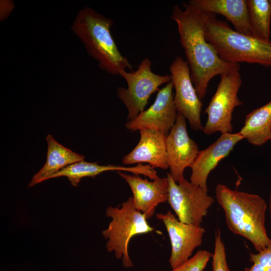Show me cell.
Returning <instances> with one entry per match:
<instances>
[{"instance_id":"cell-22","label":"cell","mask_w":271,"mask_h":271,"mask_svg":"<svg viewBox=\"0 0 271 271\" xmlns=\"http://www.w3.org/2000/svg\"><path fill=\"white\" fill-rule=\"evenodd\" d=\"M212 256V253L206 250H198L194 255L172 271H203Z\"/></svg>"},{"instance_id":"cell-14","label":"cell","mask_w":271,"mask_h":271,"mask_svg":"<svg viewBox=\"0 0 271 271\" xmlns=\"http://www.w3.org/2000/svg\"><path fill=\"white\" fill-rule=\"evenodd\" d=\"M116 172L128 184L133 194L135 208L143 213L147 219L153 216L159 204L168 201L169 182L167 177H158L149 181L139 175Z\"/></svg>"},{"instance_id":"cell-16","label":"cell","mask_w":271,"mask_h":271,"mask_svg":"<svg viewBox=\"0 0 271 271\" xmlns=\"http://www.w3.org/2000/svg\"><path fill=\"white\" fill-rule=\"evenodd\" d=\"M110 171H125L134 175H143L153 180L159 177L156 171L149 165L138 164L134 167H126L113 165H100L97 162H87L83 160L66 167L53 175L51 179L66 177L72 186L77 187L83 178H95L103 172Z\"/></svg>"},{"instance_id":"cell-1","label":"cell","mask_w":271,"mask_h":271,"mask_svg":"<svg viewBox=\"0 0 271 271\" xmlns=\"http://www.w3.org/2000/svg\"><path fill=\"white\" fill-rule=\"evenodd\" d=\"M183 5L184 10L177 5L172 7L171 19L177 24L191 79L201 100L211 79L240 65L222 60L205 40L204 30L209 13L202 12L188 3L184 2Z\"/></svg>"},{"instance_id":"cell-6","label":"cell","mask_w":271,"mask_h":271,"mask_svg":"<svg viewBox=\"0 0 271 271\" xmlns=\"http://www.w3.org/2000/svg\"><path fill=\"white\" fill-rule=\"evenodd\" d=\"M239 70L240 66L220 75L216 92L204 111L207 119L203 131L206 135L232 132L233 110L243 104L238 97L242 84Z\"/></svg>"},{"instance_id":"cell-9","label":"cell","mask_w":271,"mask_h":271,"mask_svg":"<svg viewBox=\"0 0 271 271\" xmlns=\"http://www.w3.org/2000/svg\"><path fill=\"white\" fill-rule=\"evenodd\" d=\"M170 77L175 93L174 100L177 111L188 120L195 131H203L201 120L202 103L190 76L189 66L182 57L177 56L170 66Z\"/></svg>"},{"instance_id":"cell-19","label":"cell","mask_w":271,"mask_h":271,"mask_svg":"<svg viewBox=\"0 0 271 271\" xmlns=\"http://www.w3.org/2000/svg\"><path fill=\"white\" fill-rule=\"evenodd\" d=\"M238 132L255 146L271 142V100L247 114L244 125Z\"/></svg>"},{"instance_id":"cell-13","label":"cell","mask_w":271,"mask_h":271,"mask_svg":"<svg viewBox=\"0 0 271 271\" xmlns=\"http://www.w3.org/2000/svg\"><path fill=\"white\" fill-rule=\"evenodd\" d=\"M239 132L224 133L212 144L199 153L191 166L190 182L208 191L207 181L209 175L220 161L227 157L235 146L242 140Z\"/></svg>"},{"instance_id":"cell-23","label":"cell","mask_w":271,"mask_h":271,"mask_svg":"<svg viewBox=\"0 0 271 271\" xmlns=\"http://www.w3.org/2000/svg\"><path fill=\"white\" fill-rule=\"evenodd\" d=\"M252 265L244 271H271V245L257 253H249Z\"/></svg>"},{"instance_id":"cell-4","label":"cell","mask_w":271,"mask_h":271,"mask_svg":"<svg viewBox=\"0 0 271 271\" xmlns=\"http://www.w3.org/2000/svg\"><path fill=\"white\" fill-rule=\"evenodd\" d=\"M204 37L224 61L255 63L271 67V41L233 30L225 22L217 19L214 14L209 13Z\"/></svg>"},{"instance_id":"cell-15","label":"cell","mask_w":271,"mask_h":271,"mask_svg":"<svg viewBox=\"0 0 271 271\" xmlns=\"http://www.w3.org/2000/svg\"><path fill=\"white\" fill-rule=\"evenodd\" d=\"M138 145L122 158L125 165L149 163L154 169L169 168L167 151L166 136L163 132L154 129H141Z\"/></svg>"},{"instance_id":"cell-24","label":"cell","mask_w":271,"mask_h":271,"mask_svg":"<svg viewBox=\"0 0 271 271\" xmlns=\"http://www.w3.org/2000/svg\"><path fill=\"white\" fill-rule=\"evenodd\" d=\"M14 8L13 2L10 1H1V19L5 20L10 14Z\"/></svg>"},{"instance_id":"cell-3","label":"cell","mask_w":271,"mask_h":271,"mask_svg":"<svg viewBox=\"0 0 271 271\" xmlns=\"http://www.w3.org/2000/svg\"><path fill=\"white\" fill-rule=\"evenodd\" d=\"M113 25L111 19L86 7L78 11L71 29L101 70L118 75L126 69L132 70L130 62L120 53L112 37Z\"/></svg>"},{"instance_id":"cell-21","label":"cell","mask_w":271,"mask_h":271,"mask_svg":"<svg viewBox=\"0 0 271 271\" xmlns=\"http://www.w3.org/2000/svg\"><path fill=\"white\" fill-rule=\"evenodd\" d=\"M212 258V271H230L226 260L225 247L219 228L215 230L214 249Z\"/></svg>"},{"instance_id":"cell-5","label":"cell","mask_w":271,"mask_h":271,"mask_svg":"<svg viewBox=\"0 0 271 271\" xmlns=\"http://www.w3.org/2000/svg\"><path fill=\"white\" fill-rule=\"evenodd\" d=\"M105 215L112 219L107 228L102 232L107 240L106 250L113 251L117 258H122L125 267H132L128 251L129 241L136 235L152 232L154 228L149 225L145 215L135 208L132 197L117 207L109 206Z\"/></svg>"},{"instance_id":"cell-7","label":"cell","mask_w":271,"mask_h":271,"mask_svg":"<svg viewBox=\"0 0 271 271\" xmlns=\"http://www.w3.org/2000/svg\"><path fill=\"white\" fill-rule=\"evenodd\" d=\"M151 66L150 59L145 58L136 70L130 72L123 70L119 73L127 85V88L118 87L117 94L127 109L128 121L145 110L151 95L158 90L159 86L171 81L170 75L154 73Z\"/></svg>"},{"instance_id":"cell-18","label":"cell","mask_w":271,"mask_h":271,"mask_svg":"<svg viewBox=\"0 0 271 271\" xmlns=\"http://www.w3.org/2000/svg\"><path fill=\"white\" fill-rule=\"evenodd\" d=\"M46 139L48 143L46 163L33 176L28 184L29 187L50 179L53 175L66 167L84 159V156L74 152L58 143L51 134H48Z\"/></svg>"},{"instance_id":"cell-25","label":"cell","mask_w":271,"mask_h":271,"mask_svg":"<svg viewBox=\"0 0 271 271\" xmlns=\"http://www.w3.org/2000/svg\"><path fill=\"white\" fill-rule=\"evenodd\" d=\"M268 207L269 209V217L271 220V190L270 191V193L269 195V201H268Z\"/></svg>"},{"instance_id":"cell-20","label":"cell","mask_w":271,"mask_h":271,"mask_svg":"<svg viewBox=\"0 0 271 271\" xmlns=\"http://www.w3.org/2000/svg\"><path fill=\"white\" fill-rule=\"evenodd\" d=\"M252 36L270 41L271 0H246Z\"/></svg>"},{"instance_id":"cell-10","label":"cell","mask_w":271,"mask_h":271,"mask_svg":"<svg viewBox=\"0 0 271 271\" xmlns=\"http://www.w3.org/2000/svg\"><path fill=\"white\" fill-rule=\"evenodd\" d=\"M156 216L164 223L168 233L171 246L169 262L174 269L189 259L201 245L205 229L180 221L170 211L157 213Z\"/></svg>"},{"instance_id":"cell-2","label":"cell","mask_w":271,"mask_h":271,"mask_svg":"<svg viewBox=\"0 0 271 271\" xmlns=\"http://www.w3.org/2000/svg\"><path fill=\"white\" fill-rule=\"evenodd\" d=\"M215 195L231 232L250 241L257 252L271 245L265 226L268 205L261 196L232 190L221 184L216 185Z\"/></svg>"},{"instance_id":"cell-11","label":"cell","mask_w":271,"mask_h":271,"mask_svg":"<svg viewBox=\"0 0 271 271\" xmlns=\"http://www.w3.org/2000/svg\"><path fill=\"white\" fill-rule=\"evenodd\" d=\"M173 88L171 81L160 89L152 105L126 123V128L130 131L154 129L167 136L175 123L178 113L174 100Z\"/></svg>"},{"instance_id":"cell-12","label":"cell","mask_w":271,"mask_h":271,"mask_svg":"<svg viewBox=\"0 0 271 271\" xmlns=\"http://www.w3.org/2000/svg\"><path fill=\"white\" fill-rule=\"evenodd\" d=\"M166 143L170 173L179 183L185 179V169L191 167L199 152L197 144L189 136L186 118L180 112L166 136Z\"/></svg>"},{"instance_id":"cell-8","label":"cell","mask_w":271,"mask_h":271,"mask_svg":"<svg viewBox=\"0 0 271 271\" xmlns=\"http://www.w3.org/2000/svg\"><path fill=\"white\" fill-rule=\"evenodd\" d=\"M168 202L183 223L201 226L203 218L214 202V198L206 191L185 178L179 183L175 181L170 173Z\"/></svg>"},{"instance_id":"cell-17","label":"cell","mask_w":271,"mask_h":271,"mask_svg":"<svg viewBox=\"0 0 271 271\" xmlns=\"http://www.w3.org/2000/svg\"><path fill=\"white\" fill-rule=\"evenodd\" d=\"M188 3L202 12L222 15L236 31L252 36L246 0H190Z\"/></svg>"}]
</instances>
